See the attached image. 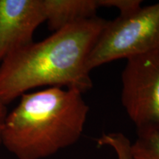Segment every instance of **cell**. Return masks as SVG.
Instances as JSON below:
<instances>
[{
  "mask_svg": "<svg viewBox=\"0 0 159 159\" xmlns=\"http://www.w3.org/2000/svg\"><path fill=\"white\" fill-rule=\"evenodd\" d=\"M106 20L94 17L54 32L6 57L0 64V100L8 104L41 86L75 89L92 87L86 63Z\"/></svg>",
  "mask_w": 159,
  "mask_h": 159,
  "instance_id": "6da1fadb",
  "label": "cell"
},
{
  "mask_svg": "<svg viewBox=\"0 0 159 159\" xmlns=\"http://www.w3.org/2000/svg\"><path fill=\"white\" fill-rule=\"evenodd\" d=\"M20 97L2 135V145L16 158H47L80 138L89 111L82 92L48 87Z\"/></svg>",
  "mask_w": 159,
  "mask_h": 159,
  "instance_id": "7a4b0ae2",
  "label": "cell"
},
{
  "mask_svg": "<svg viewBox=\"0 0 159 159\" xmlns=\"http://www.w3.org/2000/svg\"><path fill=\"white\" fill-rule=\"evenodd\" d=\"M159 50V2L107 21L89 55L90 71L118 59L128 60Z\"/></svg>",
  "mask_w": 159,
  "mask_h": 159,
  "instance_id": "3957f363",
  "label": "cell"
},
{
  "mask_svg": "<svg viewBox=\"0 0 159 159\" xmlns=\"http://www.w3.org/2000/svg\"><path fill=\"white\" fill-rule=\"evenodd\" d=\"M122 102L137 134L159 132V50L127 60Z\"/></svg>",
  "mask_w": 159,
  "mask_h": 159,
  "instance_id": "277c9868",
  "label": "cell"
},
{
  "mask_svg": "<svg viewBox=\"0 0 159 159\" xmlns=\"http://www.w3.org/2000/svg\"><path fill=\"white\" fill-rule=\"evenodd\" d=\"M44 21L41 0H0V63L33 43Z\"/></svg>",
  "mask_w": 159,
  "mask_h": 159,
  "instance_id": "5b68a950",
  "label": "cell"
},
{
  "mask_svg": "<svg viewBox=\"0 0 159 159\" xmlns=\"http://www.w3.org/2000/svg\"><path fill=\"white\" fill-rule=\"evenodd\" d=\"M45 21L56 32L73 24L97 17L98 0H41Z\"/></svg>",
  "mask_w": 159,
  "mask_h": 159,
  "instance_id": "8992f818",
  "label": "cell"
},
{
  "mask_svg": "<svg viewBox=\"0 0 159 159\" xmlns=\"http://www.w3.org/2000/svg\"><path fill=\"white\" fill-rule=\"evenodd\" d=\"M133 159H159V132L150 131L137 134L131 144Z\"/></svg>",
  "mask_w": 159,
  "mask_h": 159,
  "instance_id": "52a82bcc",
  "label": "cell"
},
{
  "mask_svg": "<svg viewBox=\"0 0 159 159\" xmlns=\"http://www.w3.org/2000/svg\"><path fill=\"white\" fill-rule=\"evenodd\" d=\"M131 143L122 133L104 134L97 139L99 146H108L114 150L117 159H133Z\"/></svg>",
  "mask_w": 159,
  "mask_h": 159,
  "instance_id": "ba28073f",
  "label": "cell"
},
{
  "mask_svg": "<svg viewBox=\"0 0 159 159\" xmlns=\"http://www.w3.org/2000/svg\"><path fill=\"white\" fill-rule=\"evenodd\" d=\"M99 7H114L120 13L119 16L130 14L142 7L141 0H98Z\"/></svg>",
  "mask_w": 159,
  "mask_h": 159,
  "instance_id": "9c48e42d",
  "label": "cell"
},
{
  "mask_svg": "<svg viewBox=\"0 0 159 159\" xmlns=\"http://www.w3.org/2000/svg\"><path fill=\"white\" fill-rule=\"evenodd\" d=\"M7 115L8 113L6 108V104L0 100V146L2 145V135Z\"/></svg>",
  "mask_w": 159,
  "mask_h": 159,
  "instance_id": "30bf717a",
  "label": "cell"
}]
</instances>
